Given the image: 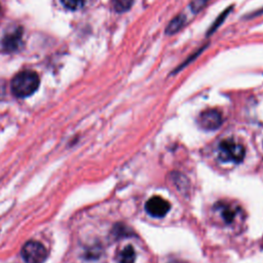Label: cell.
Wrapping results in <instances>:
<instances>
[{
  "label": "cell",
  "mask_w": 263,
  "mask_h": 263,
  "mask_svg": "<svg viewBox=\"0 0 263 263\" xmlns=\"http://www.w3.org/2000/svg\"><path fill=\"white\" fill-rule=\"evenodd\" d=\"M39 86L38 75L31 71L25 70L17 73L11 80L10 88L12 93L17 98H26L31 96Z\"/></svg>",
  "instance_id": "6da1fadb"
},
{
  "label": "cell",
  "mask_w": 263,
  "mask_h": 263,
  "mask_svg": "<svg viewBox=\"0 0 263 263\" xmlns=\"http://www.w3.org/2000/svg\"><path fill=\"white\" fill-rule=\"evenodd\" d=\"M217 155L222 162L240 163L245 158L246 149L233 140H223L218 145Z\"/></svg>",
  "instance_id": "7a4b0ae2"
},
{
  "label": "cell",
  "mask_w": 263,
  "mask_h": 263,
  "mask_svg": "<svg viewBox=\"0 0 263 263\" xmlns=\"http://www.w3.org/2000/svg\"><path fill=\"white\" fill-rule=\"evenodd\" d=\"M213 211L218 221L224 225H233L241 213V209L239 206L226 201L217 202L214 205Z\"/></svg>",
  "instance_id": "3957f363"
},
{
  "label": "cell",
  "mask_w": 263,
  "mask_h": 263,
  "mask_svg": "<svg viewBox=\"0 0 263 263\" xmlns=\"http://www.w3.org/2000/svg\"><path fill=\"white\" fill-rule=\"evenodd\" d=\"M21 255L26 263H43L48 253L45 247L39 241L29 240L23 246Z\"/></svg>",
  "instance_id": "277c9868"
},
{
  "label": "cell",
  "mask_w": 263,
  "mask_h": 263,
  "mask_svg": "<svg viewBox=\"0 0 263 263\" xmlns=\"http://www.w3.org/2000/svg\"><path fill=\"white\" fill-rule=\"evenodd\" d=\"M222 122V114L216 109L205 110L198 117V124L204 130H216L221 126Z\"/></svg>",
  "instance_id": "5b68a950"
},
{
  "label": "cell",
  "mask_w": 263,
  "mask_h": 263,
  "mask_svg": "<svg viewBox=\"0 0 263 263\" xmlns=\"http://www.w3.org/2000/svg\"><path fill=\"white\" fill-rule=\"evenodd\" d=\"M170 203L160 196H153L149 198L145 204L146 212L155 218L164 217L170 211Z\"/></svg>",
  "instance_id": "8992f818"
},
{
  "label": "cell",
  "mask_w": 263,
  "mask_h": 263,
  "mask_svg": "<svg viewBox=\"0 0 263 263\" xmlns=\"http://www.w3.org/2000/svg\"><path fill=\"white\" fill-rule=\"evenodd\" d=\"M22 36H23L22 28H17L13 32L6 34L1 41L2 47L8 51L16 50L22 43Z\"/></svg>",
  "instance_id": "52a82bcc"
},
{
  "label": "cell",
  "mask_w": 263,
  "mask_h": 263,
  "mask_svg": "<svg viewBox=\"0 0 263 263\" xmlns=\"http://www.w3.org/2000/svg\"><path fill=\"white\" fill-rule=\"evenodd\" d=\"M186 22V16L184 14H178L176 15L166 26L165 28V34L167 35H173L176 34L177 32H179L183 26L185 25Z\"/></svg>",
  "instance_id": "ba28073f"
},
{
  "label": "cell",
  "mask_w": 263,
  "mask_h": 263,
  "mask_svg": "<svg viewBox=\"0 0 263 263\" xmlns=\"http://www.w3.org/2000/svg\"><path fill=\"white\" fill-rule=\"evenodd\" d=\"M135 259H136V253L132 246L124 247L118 255L119 263H135Z\"/></svg>",
  "instance_id": "9c48e42d"
},
{
  "label": "cell",
  "mask_w": 263,
  "mask_h": 263,
  "mask_svg": "<svg viewBox=\"0 0 263 263\" xmlns=\"http://www.w3.org/2000/svg\"><path fill=\"white\" fill-rule=\"evenodd\" d=\"M134 0H112V7L117 12H125L130 9Z\"/></svg>",
  "instance_id": "30bf717a"
},
{
  "label": "cell",
  "mask_w": 263,
  "mask_h": 263,
  "mask_svg": "<svg viewBox=\"0 0 263 263\" xmlns=\"http://www.w3.org/2000/svg\"><path fill=\"white\" fill-rule=\"evenodd\" d=\"M87 1L88 0H62L63 4L71 10H77L79 8H82L87 3Z\"/></svg>",
  "instance_id": "8fae6325"
},
{
  "label": "cell",
  "mask_w": 263,
  "mask_h": 263,
  "mask_svg": "<svg viewBox=\"0 0 263 263\" xmlns=\"http://www.w3.org/2000/svg\"><path fill=\"white\" fill-rule=\"evenodd\" d=\"M231 11V7H229V8H227L224 12H222L219 16H218V18L214 22V24L212 25V27H211V29H209V31H208V36L209 35H212L217 29H218V27L223 23V21L225 20V17L228 15V13Z\"/></svg>",
  "instance_id": "7c38bea8"
},
{
  "label": "cell",
  "mask_w": 263,
  "mask_h": 263,
  "mask_svg": "<svg viewBox=\"0 0 263 263\" xmlns=\"http://www.w3.org/2000/svg\"><path fill=\"white\" fill-rule=\"evenodd\" d=\"M209 0H193L192 3H191V9L192 11H199L203 6L204 4L208 2Z\"/></svg>",
  "instance_id": "4fadbf2b"
},
{
  "label": "cell",
  "mask_w": 263,
  "mask_h": 263,
  "mask_svg": "<svg viewBox=\"0 0 263 263\" xmlns=\"http://www.w3.org/2000/svg\"><path fill=\"white\" fill-rule=\"evenodd\" d=\"M202 50H203V47H202V48H199V50H197L194 54L190 55V57H189V59H187V60H186L182 65H180V67H179V68H177V69L174 71V73H175V72H178V71H180L182 68H184V67H185V65H187V64H188V63H190L192 60H194V59H195V57H197V55H198Z\"/></svg>",
  "instance_id": "5bb4252c"
}]
</instances>
